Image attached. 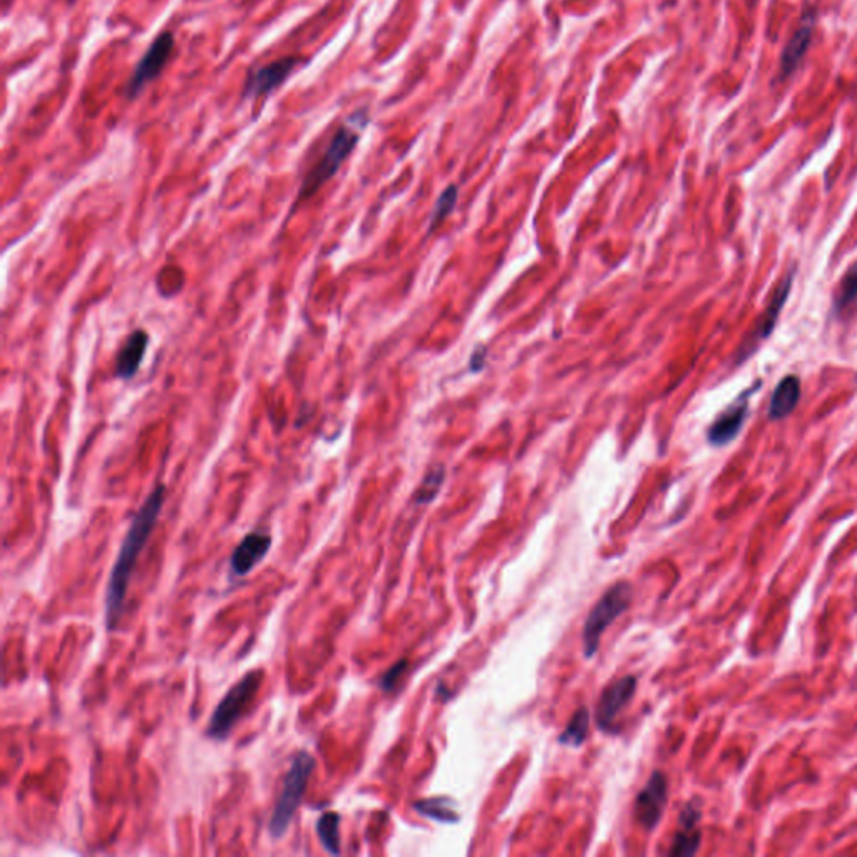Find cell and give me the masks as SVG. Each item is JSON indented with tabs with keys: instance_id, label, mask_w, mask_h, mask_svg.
<instances>
[{
	"instance_id": "cell-10",
	"label": "cell",
	"mask_w": 857,
	"mask_h": 857,
	"mask_svg": "<svg viewBox=\"0 0 857 857\" xmlns=\"http://www.w3.org/2000/svg\"><path fill=\"white\" fill-rule=\"evenodd\" d=\"M300 62L302 59L288 56L270 62L267 66L253 67L248 74L245 89H243V99L247 101V99L270 96L273 91H277L287 81L288 77L292 76Z\"/></svg>"
},
{
	"instance_id": "cell-22",
	"label": "cell",
	"mask_w": 857,
	"mask_h": 857,
	"mask_svg": "<svg viewBox=\"0 0 857 857\" xmlns=\"http://www.w3.org/2000/svg\"><path fill=\"white\" fill-rule=\"evenodd\" d=\"M456 201L457 186H447L446 190L442 191V195L439 196V200H437L436 210H434V216H432V226L441 223L451 213L452 208L456 206Z\"/></svg>"
},
{
	"instance_id": "cell-18",
	"label": "cell",
	"mask_w": 857,
	"mask_h": 857,
	"mask_svg": "<svg viewBox=\"0 0 857 857\" xmlns=\"http://www.w3.org/2000/svg\"><path fill=\"white\" fill-rule=\"evenodd\" d=\"M590 722V710L586 709V707H580L573 714V717H571L570 722L566 725V729L558 737V744L566 745V747H571V749L581 747V745L585 744L586 739H588V734H590Z\"/></svg>"
},
{
	"instance_id": "cell-15",
	"label": "cell",
	"mask_w": 857,
	"mask_h": 857,
	"mask_svg": "<svg viewBox=\"0 0 857 857\" xmlns=\"http://www.w3.org/2000/svg\"><path fill=\"white\" fill-rule=\"evenodd\" d=\"M802 385L797 375H786L775 387L772 399H770L769 419L782 421L791 416L794 409L801 402Z\"/></svg>"
},
{
	"instance_id": "cell-9",
	"label": "cell",
	"mask_w": 857,
	"mask_h": 857,
	"mask_svg": "<svg viewBox=\"0 0 857 857\" xmlns=\"http://www.w3.org/2000/svg\"><path fill=\"white\" fill-rule=\"evenodd\" d=\"M668 802L667 775L655 770L635 797V819L645 831L652 832L662 821Z\"/></svg>"
},
{
	"instance_id": "cell-24",
	"label": "cell",
	"mask_w": 857,
	"mask_h": 857,
	"mask_svg": "<svg viewBox=\"0 0 857 857\" xmlns=\"http://www.w3.org/2000/svg\"><path fill=\"white\" fill-rule=\"evenodd\" d=\"M484 365V347H479L474 350L473 359H471V370H481Z\"/></svg>"
},
{
	"instance_id": "cell-5",
	"label": "cell",
	"mask_w": 857,
	"mask_h": 857,
	"mask_svg": "<svg viewBox=\"0 0 857 857\" xmlns=\"http://www.w3.org/2000/svg\"><path fill=\"white\" fill-rule=\"evenodd\" d=\"M359 139V133L349 126H342V128L337 129V133L334 134V138L325 149L319 163L305 176L300 191H298V203L307 200V198H312L327 181L332 180L337 175L340 166L344 165V161L354 151Z\"/></svg>"
},
{
	"instance_id": "cell-1",
	"label": "cell",
	"mask_w": 857,
	"mask_h": 857,
	"mask_svg": "<svg viewBox=\"0 0 857 857\" xmlns=\"http://www.w3.org/2000/svg\"><path fill=\"white\" fill-rule=\"evenodd\" d=\"M165 498L166 488L160 484L153 493L149 494L138 513L134 514L128 533L121 543L118 558H116L113 571H111V578H109L108 591H106V627L111 632L116 630L119 620H121L134 566H136L139 555L143 553L149 536L153 533L158 516H160L163 504H165Z\"/></svg>"
},
{
	"instance_id": "cell-2",
	"label": "cell",
	"mask_w": 857,
	"mask_h": 857,
	"mask_svg": "<svg viewBox=\"0 0 857 857\" xmlns=\"http://www.w3.org/2000/svg\"><path fill=\"white\" fill-rule=\"evenodd\" d=\"M314 770L315 759L308 752L302 750L293 755L290 769L283 779L282 792L268 822V832L273 839H282L287 834L288 827L292 826L293 817L302 804Z\"/></svg>"
},
{
	"instance_id": "cell-19",
	"label": "cell",
	"mask_w": 857,
	"mask_h": 857,
	"mask_svg": "<svg viewBox=\"0 0 857 857\" xmlns=\"http://www.w3.org/2000/svg\"><path fill=\"white\" fill-rule=\"evenodd\" d=\"M414 809L422 816L436 819V821L444 822V824L459 821V814L454 807V802L449 801L447 797L424 799V801L416 802Z\"/></svg>"
},
{
	"instance_id": "cell-4",
	"label": "cell",
	"mask_w": 857,
	"mask_h": 857,
	"mask_svg": "<svg viewBox=\"0 0 857 857\" xmlns=\"http://www.w3.org/2000/svg\"><path fill=\"white\" fill-rule=\"evenodd\" d=\"M633 586L630 581H616L615 585L606 590L605 595L596 601L586 616L585 627H583V652L586 658L595 657L600 648L601 637L611 623L623 615L632 605Z\"/></svg>"
},
{
	"instance_id": "cell-17",
	"label": "cell",
	"mask_w": 857,
	"mask_h": 857,
	"mask_svg": "<svg viewBox=\"0 0 857 857\" xmlns=\"http://www.w3.org/2000/svg\"><path fill=\"white\" fill-rule=\"evenodd\" d=\"M857 302V262L847 268L832 297V314L841 315Z\"/></svg>"
},
{
	"instance_id": "cell-7",
	"label": "cell",
	"mask_w": 857,
	"mask_h": 857,
	"mask_svg": "<svg viewBox=\"0 0 857 857\" xmlns=\"http://www.w3.org/2000/svg\"><path fill=\"white\" fill-rule=\"evenodd\" d=\"M794 278H796V267H792L791 272L787 273L786 277L782 278L781 282H779L777 290L774 293V298L770 300L764 314L757 320V324H755L754 329L750 332L749 337L744 340V344L740 345L739 352L735 355V362L737 364H742L749 357H752L755 350L759 349L760 344L774 332L775 324H777L782 308L786 305L787 297L791 293Z\"/></svg>"
},
{
	"instance_id": "cell-8",
	"label": "cell",
	"mask_w": 857,
	"mask_h": 857,
	"mask_svg": "<svg viewBox=\"0 0 857 857\" xmlns=\"http://www.w3.org/2000/svg\"><path fill=\"white\" fill-rule=\"evenodd\" d=\"M762 387V382L757 380L752 387L745 389L730 406L725 407L724 411L720 412V416L715 419L714 424L710 426L707 432V439L714 447L727 446L734 441L735 437L739 436L745 421L750 414V399L755 392Z\"/></svg>"
},
{
	"instance_id": "cell-21",
	"label": "cell",
	"mask_w": 857,
	"mask_h": 857,
	"mask_svg": "<svg viewBox=\"0 0 857 857\" xmlns=\"http://www.w3.org/2000/svg\"><path fill=\"white\" fill-rule=\"evenodd\" d=\"M446 478L444 467H432L431 471L426 474V478L422 479L421 486L417 489L416 503L429 504L436 499L437 494L441 491L442 483Z\"/></svg>"
},
{
	"instance_id": "cell-14",
	"label": "cell",
	"mask_w": 857,
	"mask_h": 857,
	"mask_svg": "<svg viewBox=\"0 0 857 857\" xmlns=\"http://www.w3.org/2000/svg\"><path fill=\"white\" fill-rule=\"evenodd\" d=\"M149 337L144 330H134L116 357V377L121 380H131L138 374L139 365L143 362L144 352L148 349Z\"/></svg>"
},
{
	"instance_id": "cell-12",
	"label": "cell",
	"mask_w": 857,
	"mask_h": 857,
	"mask_svg": "<svg viewBox=\"0 0 857 857\" xmlns=\"http://www.w3.org/2000/svg\"><path fill=\"white\" fill-rule=\"evenodd\" d=\"M272 548V536L265 531H252L240 541L233 555H231L230 568L235 576H247L250 571L265 560L268 551Z\"/></svg>"
},
{
	"instance_id": "cell-20",
	"label": "cell",
	"mask_w": 857,
	"mask_h": 857,
	"mask_svg": "<svg viewBox=\"0 0 857 857\" xmlns=\"http://www.w3.org/2000/svg\"><path fill=\"white\" fill-rule=\"evenodd\" d=\"M317 834L325 851L332 856L340 854V816L337 812H325L317 821Z\"/></svg>"
},
{
	"instance_id": "cell-23",
	"label": "cell",
	"mask_w": 857,
	"mask_h": 857,
	"mask_svg": "<svg viewBox=\"0 0 857 857\" xmlns=\"http://www.w3.org/2000/svg\"><path fill=\"white\" fill-rule=\"evenodd\" d=\"M407 667H409L407 660H401V662H397L396 665H392V667L382 675V678H380V688L387 693L394 692L397 685H399V682H401L402 677L406 675Z\"/></svg>"
},
{
	"instance_id": "cell-11",
	"label": "cell",
	"mask_w": 857,
	"mask_h": 857,
	"mask_svg": "<svg viewBox=\"0 0 857 857\" xmlns=\"http://www.w3.org/2000/svg\"><path fill=\"white\" fill-rule=\"evenodd\" d=\"M635 692H637V677L633 675H625L601 692L595 714L596 725L601 732L605 734L613 732L616 717L632 702Z\"/></svg>"
},
{
	"instance_id": "cell-3",
	"label": "cell",
	"mask_w": 857,
	"mask_h": 857,
	"mask_svg": "<svg viewBox=\"0 0 857 857\" xmlns=\"http://www.w3.org/2000/svg\"><path fill=\"white\" fill-rule=\"evenodd\" d=\"M263 678H265L263 670H250L225 693L220 704L216 705L208 729H206V734L210 739H228L231 730L237 727L240 719L253 704L258 690L262 688Z\"/></svg>"
},
{
	"instance_id": "cell-13",
	"label": "cell",
	"mask_w": 857,
	"mask_h": 857,
	"mask_svg": "<svg viewBox=\"0 0 857 857\" xmlns=\"http://www.w3.org/2000/svg\"><path fill=\"white\" fill-rule=\"evenodd\" d=\"M702 812L700 806L695 802H688L687 806L683 807L678 821V832L673 839L670 856H693L697 854L700 847V839L702 834L698 831V822H700Z\"/></svg>"
},
{
	"instance_id": "cell-6",
	"label": "cell",
	"mask_w": 857,
	"mask_h": 857,
	"mask_svg": "<svg viewBox=\"0 0 857 857\" xmlns=\"http://www.w3.org/2000/svg\"><path fill=\"white\" fill-rule=\"evenodd\" d=\"M175 36L173 32H161L160 36H156L148 51L144 54L143 59L138 62V66L134 69L133 74L129 77L126 84V98L136 99L141 91H143L149 83H153L156 77L160 76L166 64L171 59V52L175 49Z\"/></svg>"
},
{
	"instance_id": "cell-16",
	"label": "cell",
	"mask_w": 857,
	"mask_h": 857,
	"mask_svg": "<svg viewBox=\"0 0 857 857\" xmlns=\"http://www.w3.org/2000/svg\"><path fill=\"white\" fill-rule=\"evenodd\" d=\"M812 31H814V16L806 14L802 19L799 31L792 36L786 49L782 52L781 76H789L796 71L801 64L802 57L806 56L807 49L811 46Z\"/></svg>"
}]
</instances>
